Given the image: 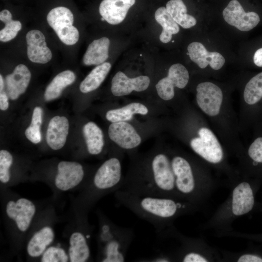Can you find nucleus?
<instances>
[{
  "instance_id": "nucleus-1",
  "label": "nucleus",
  "mask_w": 262,
  "mask_h": 262,
  "mask_svg": "<svg viewBox=\"0 0 262 262\" xmlns=\"http://www.w3.org/2000/svg\"><path fill=\"white\" fill-rule=\"evenodd\" d=\"M115 196L120 204L152 225L158 233L169 219L186 208L170 197L140 195L122 189L116 191Z\"/></svg>"
},
{
  "instance_id": "nucleus-2",
  "label": "nucleus",
  "mask_w": 262,
  "mask_h": 262,
  "mask_svg": "<svg viewBox=\"0 0 262 262\" xmlns=\"http://www.w3.org/2000/svg\"><path fill=\"white\" fill-rule=\"evenodd\" d=\"M139 183L146 195L168 197L176 186L171 163L166 155L159 153L152 158L148 172L139 175Z\"/></svg>"
},
{
  "instance_id": "nucleus-3",
  "label": "nucleus",
  "mask_w": 262,
  "mask_h": 262,
  "mask_svg": "<svg viewBox=\"0 0 262 262\" xmlns=\"http://www.w3.org/2000/svg\"><path fill=\"white\" fill-rule=\"evenodd\" d=\"M99 235L101 245L100 261L123 262L134 236L133 230L107 220H102Z\"/></svg>"
},
{
  "instance_id": "nucleus-4",
  "label": "nucleus",
  "mask_w": 262,
  "mask_h": 262,
  "mask_svg": "<svg viewBox=\"0 0 262 262\" xmlns=\"http://www.w3.org/2000/svg\"><path fill=\"white\" fill-rule=\"evenodd\" d=\"M124 180L120 161L116 157L110 158L95 173L90 185V195L95 199L103 194L115 192L122 188Z\"/></svg>"
},
{
  "instance_id": "nucleus-5",
  "label": "nucleus",
  "mask_w": 262,
  "mask_h": 262,
  "mask_svg": "<svg viewBox=\"0 0 262 262\" xmlns=\"http://www.w3.org/2000/svg\"><path fill=\"white\" fill-rule=\"evenodd\" d=\"M48 23L64 44L72 45L79 38L78 29L73 26L74 16L66 7L59 6L51 9L47 17Z\"/></svg>"
},
{
  "instance_id": "nucleus-6",
  "label": "nucleus",
  "mask_w": 262,
  "mask_h": 262,
  "mask_svg": "<svg viewBox=\"0 0 262 262\" xmlns=\"http://www.w3.org/2000/svg\"><path fill=\"white\" fill-rule=\"evenodd\" d=\"M199 137L192 139L190 145L197 154L212 163H218L223 158L221 146L213 132L206 128H200Z\"/></svg>"
},
{
  "instance_id": "nucleus-7",
  "label": "nucleus",
  "mask_w": 262,
  "mask_h": 262,
  "mask_svg": "<svg viewBox=\"0 0 262 262\" xmlns=\"http://www.w3.org/2000/svg\"><path fill=\"white\" fill-rule=\"evenodd\" d=\"M189 79V73L182 64L172 65L169 68L167 76L161 79L156 84L157 93L163 99L168 100L174 96V87L184 88Z\"/></svg>"
},
{
  "instance_id": "nucleus-8",
  "label": "nucleus",
  "mask_w": 262,
  "mask_h": 262,
  "mask_svg": "<svg viewBox=\"0 0 262 262\" xmlns=\"http://www.w3.org/2000/svg\"><path fill=\"white\" fill-rule=\"evenodd\" d=\"M223 16L230 25L241 31H249L255 27L260 21L255 12H246L237 0H231L223 10Z\"/></svg>"
},
{
  "instance_id": "nucleus-9",
  "label": "nucleus",
  "mask_w": 262,
  "mask_h": 262,
  "mask_svg": "<svg viewBox=\"0 0 262 262\" xmlns=\"http://www.w3.org/2000/svg\"><path fill=\"white\" fill-rule=\"evenodd\" d=\"M196 92V101L200 109L209 115H217L223 99L221 89L212 82H203L198 84Z\"/></svg>"
},
{
  "instance_id": "nucleus-10",
  "label": "nucleus",
  "mask_w": 262,
  "mask_h": 262,
  "mask_svg": "<svg viewBox=\"0 0 262 262\" xmlns=\"http://www.w3.org/2000/svg\"><path fill=\"white\" fill-rule=\"evenodd\" d=\"M84 177V169L81 164L76 162L61 161L57 165L55 185L60 190L67 191L80 184Z\"/></svg>"
},
{
  "instance_id": "nucleus-11",
  "label": "nucleus",
  "mask_w": 262,
  "mask_h": 262,
  "mask_svg": "<svg viewBox=\"0 0 262 262\" xmlns=\"http://www.w3.org/2000/svg\"><path fill=\"white\" fill-rule=\"evenodd\" d=\"M35 212L34 204L25 198L10 200L6 206L7 216L15 222L18 229L22 232L29 228Z\"/></svg>"
},
{
  "instance_id": "nucleus-12",
  "label": "nucleus",
  "mask_w": 262,
  "mask_h": 262,
  "mask_svg": "<svg viewBox=\"0 0 262 262\" xmlns=\"http://www.w3.org/2000/svg\"><path fill=\"white\" fill-rule=\"evenodd\" d=\"M150 83V79L147 76H139L130 78L121 71L117 72L111 82V92L115 96H122L131 93L133 91H143Z\"/></svg>"
},
{
  "instance_id": "nucleus-13",
  "label": "nucleus",
  "mask_w": 262,
  "mask_h": 262,
  "mask_svg": "<svg viewBox=\"0 0 262 262\" xmlns=\"http://www.w3.org/2000/svg\"><path fill=\"white\" fill-rule=\"evenodd\" d=\"M110 138L121 147L130 149L136 147L141 138L132 126L126 122L112 123L109 127Z\"/></svg>"
},
{
  "instance_id": "nucleus-14",
  "label": "nucleus",
  "mask_w": 262,
  "mask_h": 262,
  "mask_svg": "<svg viewBox=\"0 0 262 262\" xmlns=\"http://www.w3.org/2000/svg\"><path fill=\"white\" fill-rule=\"evenodd\" d=\"M27 45V55L33 62L46 64L52 58V53L47 47L43 33L37 30L28 32L26 36Z\"/></svg>"
},
{
  "instance_id": "nucleus-15",
  "label": "nucleus",
  "mask_w": 262,
  "mask_h": 262,
  "mask_svg": "<svg viewBox=\"0 0 262 262\" xmlns=\"http://www.w3.org/2000/svg\"><path fill=\"white\" fill-rule=\"evenodd\" d=\"M190 59L200 68H204L209 65L214 70L222 68L225 62L224 57L219 52L208 51L201 43L193 42L187 47Z\"/></svg>"
},
{
  "instance_id": "nucleus-16",
  "label": "nucleus",
  "mask_w": 262,
  "mask_h": 262,
  "mask_svg": "<svg viewBox=\"0 0 262 262\" xmlns=\"http://www.w3.org/2000/svg\"><path fill=\"white\" fill-rule=\"evenodd\" d=\"M135 0H103L99 7L102 19L111 25H117L124 21L130 8Z\"/></svg>"
},
{
  "instance_id": "nucleus-17",
  "label": "nucleus",
  "mask_w": 262,
  "mask_h": 262,
  "mask_svg": "<svg viewBox=\"0 0 262 262\" xmlns=\"http://www.w3.org/2000/svg\"><path fill=\"white\" fill-rule=\"evenodd\" d=\"M171 166L175 178V186L183 194H189L195 188V180L191 166L189 162L180 156L174 157Z\"/></svg>"
},
{
  "instance_id": "nucleus-18",
  "label": "nucleus",
  "mask_w": 262,
  "mask_h": 262,
  "mask_svg": "<svg viewBox=\"0 0 262 262\" xmlns=\"http://www.w3.org/2000/svg\"><path fill=\"white\" fill-rule=\"evenodd\" d=\"M31 78L28 68L23 64L17 65L12 73L6 76L4 83L6 92L12 100L17 99L26 90Z\"/></svg>"
},
{
  "instance_id": "nucleus-19",
  "label": "nucleus",
  "mask_w": 262,
  "mask_h": 262,
  "mask_svg": "<svg viewBox=\"0 0 262 262\" xmlns=\"http://www.w3.org/2000/svg\"><path fill=\"white\" fill-rule=\"evenodd\" d=\"M69 122L66 117L56 115L50 120L46 133V141L53 150L62 148L68 134Z\"/></svg>"
},
{
  "instance_id": "nucleus-20",
  "label": "nucleus",
  "mask_w": 262,
  "mask_h": 262,
  "mask_svg": "<svg viewBox=\"0 0 262 262\" xmlns=\"http://www.w3.org/2000/svg\"><path fill=\"white\" fill-rule=\"evenodd\" d=\"M254 203L253 192L247 182H242L234 188L232 210L235 215H241L248 213L252 210Z\"/></svg>"
},
{
  "instance_id": "nucleus-21",
  "label": "nucleus",
  "mask_w": 262,
  "mask_h": 262,
  "mask_svg": "<svg viewBox=\"0 0 262 262\" xmlns=\"http://www.w3.org/2000/svg\"><path fill=\"white\" fill-rule=\"evenodd\" d=\"M110 44V40L106 37L94 40L89 45L83 55V64L92 66L104 63L108 58Z\"/></svg>"
},
{
  "instance_id": "nucleus-22",
  "label": "nucleus",
  "mask_w": 262,
  "mask_h": 262,
  "mask_svg": "<svg viewBox=\"0 0 262 262\" xmlns=\"http://www.w3.org/2000/svg\"><path fill=\"white\" fill-rule=\"evenodd\" d=\"M54 238L53 229L49 226H44L35 232L29 240L27 251L32 257H38L43 254Z\"/></svg>"
},
{
  "instance_id": "nucleus-23",
  "label": "nucleus",
  "mask_w": 262,
  "mask_h": 262,
  "mask_svg": "<svg viewBox=\"0 0 262 262\" xmlns=\"http://www.w3.org/2000/svg\"><path fill=\"white\" fill-rule=\"evenodd\" d=\"M89 235L85 236L82 233L76 231L69 238L68 249L69 260L71 262H84L90 257V250L87 240Z\"/></svg>"
},
{
  "instance_id": "nucleus-24",
  "label": "nucleus",
  "mask_w": 262,
  "mask_h": 262,
  "mask_svg": "<svg viewBox=\"0 0 262 262\" xmlns=\"http://www.w3.org/2000/svg\"><path fill=\"white\" fill-rule=\"evenodd\" d=\"M75 73L69 70H65L57 74L48 85L44 93L47 101L54 100L60 96L63 90L75 81Z\"/></svg>"
},
{
  "instance_id": "nucleus-25",
  "label": "nucleus",
  "mask_w": 262,
  "mask_h": 262,
  "mask_svg": "<svg viewBox=\"0 0 262 262\" xmlns=\"http://www.w3.org/2000/svg\"><path fill=\"white\" fill-rule=\"evenodd\" d=\"M154 17L156 22L162 27L159 36L161 42L167 43L172 38V35L178 33L180 31L179 24L175 21L167 12L166 7L162 6L155 12Z\"/></svg>"
},
{
  "instance_id": "nucleus-26",
  "label": "nucleus",
  "mask_w": 262,
  "mask_h": 262,
  "mask_svg": "<svg viewBox=\"0 0 262 262\" xmlns=\"http://www.w3.org/2000/svg\"><path fill=\"white\" fill-rule=\"evenodd\" d=\"M166 9L175 21L184 29L190 28L196 23V19L187 13L186 6L182 0H170Z\"/></svg>"
},
{
  "instance_id": "nucleus-27",
  "label": "nucleus",
  "mask_w": 262,
  "mask_h": 262,
  "mask_svg": "<svg viewBox=\"0 0 262 262\" xmlns=\"http://www.w3.org/2000/svg\"><path fill=\"white\" fill-rule=\"evenodd\" d=\"M111 68L109 62L98 65L87 75L80 85V90L87 93L97 89L102 83Z\"/></svg>"
},
{
  "instance_id": "nucleus-28",
  "label": "nucleus",
  "mask_w": 262,
  "mask_h": 262,
  "mask_svg": "<svg viewBox=\"0 0 262 262\" xmlns=\"http://www.w3.org/2000/svg\"><path fill=\"white\" fill-rule=\"evenodd\" d=\"M83 133L89 153L94 155L100 154L104 146V139L99 127L95 123L89 122L84 125Z\"/></svg>"
},
{
  "instance_id": "nucleus-29",
  "label": "nucleus",
  "mask_w": 262,
  "mask_h": 262,
  "mask_svg": "<svg viewBox=\"0 0 262 262\" xmlns=\"http://www.w3.org/2000/svg\"><path fill=\"white\" fill-rule=\"evenodd\" d=\"M147 113L148 109L144 105L133 102L122 108L108 111L106 114V118L112 123L125 122L131 120L135 114L145 115Z\"/></svg>"
},
{
  "instance_id": "nucleus-30",
  "label": "nucleus",
  "mask_w": 262,
  "mask_h": 262,
  "mask_svg": "<svg viewBox=\"0 0 262 262\" xmlns=\"http://www.w3.org/2000/svg\"><path fill=\"white\" fill-rule=\"evenodd\" d=\"M244 99L246 104L254 106L262 100V72L253 76L247 82L244 91Z\"/></svg>"
},
{
  "instance_id": "nucleus-31",
  "label": "nucleus",
  "mask_w": 262,
  "mask_h": 262,
  "mask_svg": "<svg viewBox=\"0 0 262 262\" xmlns=\"http://www.w3.org/2000/svg\"><path fill=\"white\" fill-rule=\"evenodd\" d=\"M0 20L5 23L4 28L0 31V40L6 42L14 39L22 28L21 22L12 20V15L7 9L0 12Z\"/></svg>"
},
{
  "instance_id": "nucleus-32",
  "label": "nucleus",
  "mask_w": 262,
  "mask_h": 262,
  "mask_svg": "<svg viewBox=\"0 0 262 262\" xmlns=\"http://www.w3.org/2000/svg\"><path fill=\"white\" fill-rule=\"evenodd\" d=\"M43 111L41 107H35L33 109L30 125L26 129V138L34 144L41 141L40 127L42 123Z\"/></svg>"
},
{
  "instance_id": "nucleus-33",
  "label": "nucleus",
  "mask_w": 262,
  "mask_h": 262,
  "mask_svg": "<svg viewBox=\"0 0 262 262\" xmlns=\"http://www.w3.org/2000/svg\"><path fill=\"white\" fill-rule=\"evenodd\" d=\"M69 256L65 250L59 247L51 246L48 247L42 255V262H66Z\"/></svg>"
},
{
  "instance_id": "nucleus-34",
  "label": "nucleus",
  "mask_w": 262,
  "mask_h": 262,
  "mask_svg": "<svg viewBox=\"0 0 262 262\" xmlns=\"http://www.w3.org/2000/svg\"><path fill=\"white\" fill-rule=\"evenodd\" d=\"M13 161V156L9 151L4 149L0 151V180L3 183L10 180V168Z\"/></svg>"
},
{
  "instance_id": "nucleus-35",
  "label": "nucleus",
  "mask_w": 262,
  "mask_h": 262,
  "mask_svg": "<svg viewBox=\"0 0 262 262\" xmlns=\"http://www.w3.org/2000/svg\"><path fill=\"white\" fill-rule=\"evenodd\" d=\"M248 154L253 161L254 165L262 163V136H258L254 140L248 148Z\"/></svg>"
},
{
  "instance_id": "nucleus-36",
  "label": "nucleus",
  "mask_w": 262,
  "mask_h": 262,
  "mask_svg": "<svg viewBox=\"0 0 262 262\" xmlns=\"http://www.w3.org/2000/svg\"><path fill=\"white\" fill-rule=\"evenodd\" d=\"M183 262H207L208 261L198 254L191 252L187 254L183 258Z\"/></svg>"
},
{
  "instance_id": "nucleus-37",
  "label": "nucleus",
  "mask_w": 262,
  "mask_h": 262,
  "mask_svg": "<svg viewBox=\"0 0 262 262\" xmlns=\"http://www.w3.org/2000/svg\"><path fill=\"white\" fill-rule=\"evenodd\" d=\"M8 96L4 89L0 90V109L5 111L9 107Z\"/></svg>"
},
{
  "instance_id": "nucleus-38",
  "label": "nucleus",
  "mask_w": 262,
  "mask_h": 262,
  "mask_svg": "<svg viewBox=\"0 0 262 262\" xmlns=\"http://www.w3.org/2000/svg\"><path fill=\"white\" fill-rule=\"evenodd\" d=\"M238 262H262V259L253 255L246 254L241 256Z\"/></svg>"
},
{
  "instance_id": "nucleus-39",
  "label": "nucleus",
  "mask_w": 262,
  "mask_h": 262,
  "mask_svg": "<svg viewBox=\"0 0 262 262\" xmlns=\"http://www.w3.org/2000/svg\"><path fill=\"white\" fill-rule=\"evenodd\" d=\"M253 61L256 66L262 67V48L257 49L255 52Z\"/></svg>"
}]
</instances>
